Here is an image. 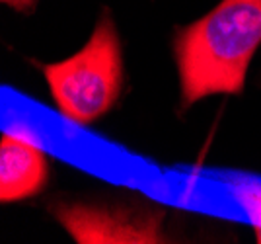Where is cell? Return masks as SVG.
<instances>
[{"instance_id":"1","label":"cell","mask_w":261,"mask_h":244,"mask_svg":"<svg viewBox=\"0 0 261 244\" xmlns=\"http://www.w3.org/2000/svg\"><path fill=\"white\" fill-rule=\"evenodd\" d=\"M261 45V0H222L179 30L174 53L181 104L213 94H240Z\"/></svg>"},{"instance_id":"5","label":"cell","mask_w":261,"mask_h":244,"mask_svg":"<svg viewBox=\"0 0 261 244\" xmlns=\"http://www.w3.org/2000/svg\"><path fill=\"white\" fill-rule=\"evenodd\" d=\"M230 193L246 217L250 219L257 242L261 244V184L253 180H240L230 184Z\"/></svg>"},{"instance_id":"2","label":"cell","mask_w":261,"mask_h":244,"mask_svg":"<svg viewBox=\"0 0 261 244\" xmlns=\"http://www.w3.org/2000/svg\"><path fill=\"white\" fill-rule=\"evenodd\" d=\"M57 110L68 121L88 125L106 115L123 86V53L108 12L96 23L88 43L61 63L41 67Z\"/></svg>"},{"instance_id":"4","label":"cell","mask_w":261,"mask_h":244,"mask_svg":"<svg viewBox=\"0 0 261 244\" xmlns=\"http://www.w3.org/2000/svg\"><path fill=\"white\" fill-rule=\"evenodd\" d=\"M49 158L41 137L30 123L12 121L0 139V201L37 196L47 184Z\"/></svg>"},{"instance_id":"6","label":"cell","mask_w":261,"mask_h":244,"mask_svg":"<svg viewBox=\"0 0 261 244\" xmlns=\"http://www.w3.org/2000/svg\"><path fill=\"white\" fill-rule=\"evenodd\" d=\"M4 4H8L10 8L18 12H30L33 10V6L37 4V0H2Z\"/></svg>"},{"instance_id":"3","label":"cell","mask_w":261,"mask_h":244,"mask_svg":"<svg viewBox=\"0 0 261 244\" xmlns=\"http://www.w3.org/2000/svg\"><path fill=\"white\" fill-rule=\"evenodd\" d=\"M55 219L78 244H162L164 213L96 203H59Z\"/></svg>"}]
</instances>
